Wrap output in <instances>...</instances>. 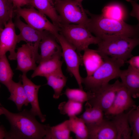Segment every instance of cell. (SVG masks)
<instances>
[{
  "mask_svg": "<svg viewBox=\"0 0 139 139\" xmlns=\"http://www.w3.org/2000/svg\"><path fill=\"white\" fill-rule=\"evenodd\" d=\"M20 78L27 100L31 106L30 111L35 116L38 117L42 122H44L46 116L41 112L38 99V91L41 85L34 83L27 77L26 73H22Z\"/></svg>",
  "mask_w": 139,
  "mask_h": 139,
  "instance_id": "obj_12",
  "label": "cell"
},
{
  "mask_svg": "<svg viewBox=\"0 0 139 139\" xmlns=\"http://www.w3.org/2000/svg\"><path fill=\"white\" fill-rule=\"evenodd\" d=\"M54 0L55 2H57V1H59L60 0Z\"/></svg>",
  "mask_w": 139,
  "mask_h": 139,
  "instance_id": "obj_39",
  "label": "cell"
},
{
  "mask_svg": "<svg viewBox=\"0 0 139 139\" xmlns=\"http://www.w3.org/2000/svg\"><path fill=\"white\" fill-rule=\"evenodd\" d=\"M47 84L51 87L54 91L53 97L58 99L62 94V92L66 85L67 77L63 73L62 70L50 74L45 77Z\"/></svg>",
  "mask_w": 139,
  "mask_h": 139,
  "instance_id": "obj_24",
  "label": "cell"
},
{
  "mask_svg": "<svg viewBox=\"0 0 139 139\" xmlns=\"http://www.w3.org/2000/svg\"><path fill=\"white\" fill-rule=\"evenodd\" d=\"M14 9L11 0H0V23L3 25L12 19Z\"/></svg>",
  "mask_w": 139,
  "mask_h": 139,
  "instance_id": "obj_32",
  "label": "cell"
},
{
  "mask_svg": "<svg viewBox=\"0 0 139 139\" xmlns=\"http://www.w3.org/2000/svg\"><path fill=\"white\" fill-rule=\"evenodd\" d=\"M86 125L88 139H116V130L112 120L103 119L98 123Z\"/></svg>",
  "mask_w": 139,
  "mask_h": 139,
  "instance_id": "obj_15",
  "label": "cell"
},
{
  "mask_svg": "<svg viewBox=\"0 0 139 139\" xmlns=\"http://www.w3.org/2000/svg\"><path fill=\"white\" fill-rule=\"evenodd\" d=\"M77 1H78V2L82 3V2L83 0H76Z\"/></svg>",
  "mask_w": 139,
  "mask_h": 139,
  "instance_id": "obj_38",
  "label": "cell"
},
{
  "mask_svg": "<svg viewBox=\"0 0 139 139\" xmlns=\"http://www.w3.org/2000/svg\"><path fill=\"white\" fill-rule=\"evenodd\" d=\"M62 51L59 52L50 58L40 62L31 75V78L40 76H47L62 70L63 62L61 60Z\"/></svg>",
  "mask_w": 139,
  "mask_h": 139,
  "instance_id": "obj_16",
  "label": "cell"
},
{
  "mask_svg": "<svg viewBox=\"0 0 139 139\" xmlns=\"http://www.w3.org/2000/svg\"><path fill=\"white\" fill-rule=\"evenodd\" d=\"M38 49V48L27 43L18 48L16 52V69L22 73H26L30 71L34 70L37 66L36 63L39 55Z\"/></svg>",
  "mask_w": 139,
  "mask_h": 139,
  "instance_id": "obj_10",
  "label": "cell"
},
{
  "mask_svg": "<svg viewBox=\"0 0 139 139\" xmlns=\"http://www.w3.org/2000/svg\"><path fill=\"white\" fill-rule=\"evenodd\" d=\"M14 75L6 55L0 56V83L8 89Z\"/></svg>",
  "mask_w": 139,
  "mask_h": 139,
  "instance_id": "obj_27",
  "label": "cell"
},
{
  "mask_svg": "<svg viewBox=\"0 0 139 139\" xmlns=\"http://www.w3.org/2000/svg\"><path fill=\"white\" fill-rule=\"evenodd\" d=\"M7 132L3 126H0V139L5 138Z\"/></svg>",
  "mask_w": 139,
  "mask_h": 139,
  "instance_id": "obj_36",
  "label": "cell"
},
{
  "mask_svg": "<svg viewBox=\"0 0 139 139\" xmlns=\"http://www.w3.org/2000/svg\"><path fill=\"white\" fill-rule=\"evenodd\" d=\"M14 12L22 18L27 24L35 29L47 31L54 35L59 32V27L50 21L45 15L33 7L17 8L14 9Z\"/></svg>",
  "mask_w": 139,
  "mask_h": 139,
  "instance_id": "obj_8",
  "label": "cell"
},
{
  "mask_svg": "<svg viewBox=\"0 0 139 139\" xmlns=\"http://www.w3.org/2000/svg\"><path fill=\"white\" fill-rule=\"evenodd\" d=\"M40 53L37 63L48 59L57 53L61 51V46L55 36L48 32L40 41L39 46Z\"/></svg>",
  "mask_w": 139,
  "mask_h": 139,
  "instance_id": "obj_17",
  "label": "cell"
},
{
  "mask_svg": "<svg viewBox=\"0 0 139 139\" xmlns=\"http://www.w3.org/2000/svg\"><path fill=\"white\" fill-rule=\"evenodd\" d=\"M130 1L133 7V10L131 13L132 16L136 17L138 19V10L136 9H138V6L135 7L138 4L134 1L132 0H127V1Z\"/></svg>",
  "mask_w": 139,
  "mask_h": 139,
  "instance_id": "obj_35",
  "label": "cell"
},
{
  "mask_svg": "<svg viewBox=\"0 0 139 139\" xmlns=\"http://www.w3.org/2000/svg\"><path fill=\"white\" fill-rule=\"evenodd\" d=\"M2 115L5 116L11 126L5 139H44L49 125L40 123L36 116L26 109L14 113L0 106V115Z\"/></svg>",
  "mask_w": 139,
  "mask_h": 139,
  "instance_id": "obj_1",
  "label": "cell"
},
{
  "mask_svg": "<svg viewBox=\"0 0 139 139\" xmlns=\"http://www.w3.org/2000/svg\"><path fill=\"white\" fill-rule=\"evenodd\" d=\"M136 106L130 93L122 84L117 92L112 105L105 114L114 116Z\"/></svg>",
  "mask_w": 139,
  "mask_h": 139,
  "instance_id": "obj_14",
  "label": "cell"
},
{
  "mask_svg": "<svg viewBox=\"0 0 139 139\" xmlns=\"http://www.w3.org/2000/svg\"><path fill=\"white\" fill-rule=\"evenodd\" d=\"M68 120L53 126L48 127L44 139H71Z\"/></svg>",
  "mask_w": 139,
  "mask_h": 139,
  "instance_id": "obj_23",
  "label": "cell"
},
{
  "mask_svg": "<svg viewBox=\"0 0 139 139\" xmlns=\"http://www.w3.org/2000/svg\"><path fill=\"white\" fill-rule=\"evenodd\" d=\"M82 55V61L85 68L86 76L93 73L103 63L104 58L97 50L87 48Z\"/></svg>",
  "mask_w": 139,
  "mask_h": 139,
  "instance_id": "obj_20",
  "label": "cell"
},
{
  "mask_svg": "<svg viewBox=\"0 0 139 139\" xmlns=\"http://www.w3.org/2000/svg\"><path fill=\"white\" fill-rule=\"evenodd\" d=\"M1 103H0V107L1 106Z\"/></svg>",
  "mask_w": 139,
  "mask_h": 139,
  "instance_id": "obj_40",
  "label": "cell"
},
{
  "mask_svg": "<svg viewBox=\"0 0 139 139\" xmlns=\"http://www.w3.org/2000/svg\"><path fill=\"white\" fill-rule=\"evenodd\" d=\"M15 9L27 5H29L30 0H11Z\"/></svg>",
  "mask_w": 139,
  "mask_h": 139,
  "instance_id": "obj_34",
  "label": "cell"
},
{
  "mask_svg": "<svg viewBox=\"0 0 139 139\" xmlns=\"http://www.w3.org/2000/svg\"><path fill=\"white\" fill-rule=\"evenodd\" d=\"M64 94L68 100L82 103L87 102L91 99L93 95V92H86L80 88L72 89L67 88Z\"/></svg>",
  "mask_w": 139,
  "mask_h": 139,
  "instance_id": "obj_28",
  "label": "cell"
},
{
  "mask_svg": "<svg viewBox=\"0 0 139 139\" xmlns=\"http://www.w3.org/2000/svg\"><path fill=\"white\" fill-rule=\"evenodd\" d=\"M103 57L104 60L102 64L91 75L82 78V84L87 91L95 92L109 84L110 81L119 77L120 68L125 62Z\"/></svg>",
  "mask_w": 139,
  "mask_h": 139,
  "instance_id": "obj_3",
  "label": "cell"
},
{
  "mask_svg": "<svg viewBox=\"0 0 139 139\" xmlns=\"http://www.w3.org/2000/svg\"><path fill=\"white\" fill-rule=\"evenodd\" d=\"M8 90L10 93L8 100L13 101L15 103L19 111H21L23 106H27L28 105L29 103L21 80L17 82L13 80Z\"/></svg>",
  "mask_w": 139,
  "mask_h": 139,
  "instance_id": "obj_21",
  "label": "cell"
},
{
  "mask_svg": "<svg viewBox=\"0 0 139 139\" xmlns=\"http://www.w3.org/2000/svg\"><path fill=\"white\" fill-rule=\"evenodd\" d=\"M68 120L71 132L75 135L77 139H88L87 127L83 121L76 116L69 117Z\"/></svg>",
  "mask_w": 139,
  "mask_h": 139,
  "instance_id": "obj_25",
  "label": "cell"
},
{
  "mask_svg": "<svg viewBox=\"0 0 139 139\" xmlns=\"http://www.w3.org/2000/svg\"><path fill=\"white\" fill-rule=\"evenodd\" d=\"M83 103L68 100L59 105L58 109L61 114L66 115L69 117L76 116L80 114L83 109Z\"/></svg>",
  "mask_w": 139,
  "mask_h": 139,
  "instance_id": "obj_29",
  "label": "cell"
},
{
  "mask_svg": "<svg viewBox=\"0 0 139 139\" xmlns=\"http://www.w3.org/2000/svg\"><path fill=\"white\" fill-rule=\"evenodd\" d=\"M3 25L0 23V35L3 29Z\"/></svg>",
  "mask_w": 139,
  "mask_h": 139,
  "instance_id": "obj_37",
  "label": "cell"
},
{
  "mask_svg": "<svg viewBox=\"0 0 139 139\" xmlns=\"http://www.w3.org/2000/svg\"><path fill=\"white\" fill-rule=\"evenodd\" d=\"M60 45L62 56L63 58L68 72L75 79L79 88L83 89L82 79L79 71L80 66L82 64V55L59 32L55 35Z\"/></svg>",
  "mask_w": 139,
  "mask_h": 139,
  "instance_id": "obj_7",
  "label": "cell"
},
{
  "mask_svg": "<svg viewBox=\"0 0 139 139\" xmlns=\"http://www.w3.org/2000/svg\"><path fill=\"white\" fill-rule=\"evenodd\" d=\"M129 112H123L114 116L112 121L116 130V139H131L132 130L128 120Z\"/></svg>",
  "mask_w": 139,
  "mask_h": 139,
  "instance_id": "obj_22",
  "label": "cell"
},
{
  "mask_svg": "<svg viewBox=\"0 0 139 139\" xmlns=\"http://www.w3.org/2000/svg\"><path fill=\"white\" fill-rule=\"evenodd\" d=\"M90 18L85 25L91 33L100 39L118 36L137 37V28L129 25L124 21H118L95 15L86 10Z\"/></svg>",
  "mask_w": 139,
  "mask_h": 139,
  "instance_id": "obj_2",
  "label": "cell"
},
{
  "mask_svg": "<svg viewBox=\"0 0 139 139\" xmlns=\"http://www.w3.org/2000/svg\"><path fill=\"white\" fill-rule=\"evenodd\" d=\"M59 33L80 53L91 45L98 44L100 39L93 36L84 25L62 24Z\"/></svg>",
  "mask_w": 139,
  "mask_h": 139,
  "instance_id": "obj_5",
  "label": "cell"
},
{
  "mask_svg": "<svg viewBox=\"0 0 139 139\" xmlns=\"http://www.w3.org/2000/svg\"><path fill=\"white\" fill-rule=\"evenodd\" d=\"M29 5L47 16L59 28L62 24L54 0H30Z\"/></svg>",
  "mask_w": 139,
  "mask_h": 139,
  "instance_id": "obj_19",
  "label": "cell"
},
{
  "mask_svg": "<svg viewBox=\"0 0 139 139\" xmlns=\"http://www.w3.org/2000/svg\"><path fill=\"white\" fill-rule=\"evenodd\" d=\"M119 77L123 85L126 88L132 98L139 97V72L129 65L125 70H121Z\"/></svg>",
  "mask_w": 139,
  "mask_h": 139,
  "instance_id": "obj_18",
  "label": "cell"
},
{
  "mask_svg": "<svg viewBox=\"0 0 139 139\" xmlns=\"http://www.w3.org/2000/svg\"><path fill=\"white\" fill-rule=\"evenodd\" d=\"M121 85L118 80L112 84H109L93 92L92 98L86 102L91 106L99 108L105 113L112 105L117 92Z\"/></svg>",
  "mask_w": 139,
  "mask_h": 139,
  "instance_id": "obj_9",
  "label": "cell"
},
{
  "mask_svg": "<svg viewBox=\"0 0 139 139\" xmlns=\"http://www.w3.org/2000/svg\"><path fill=\"white\" fill-rule=\"evenodd\" d=\"M139 43L138 37H112L100 39L97 50L102 56L123 60L125 63L133 56L132 52Z\"/></svg>",
  "mask_w": 139,
  "mask_h": 139,
  "instance_id": "obj_4",
  "label": "cell"
},
{
  "mask_svg": "<svg viewBox=\"0 0 139 139\" xmlns=\"http://www.w3.org/2000/svg\"><path fill=\"white\" fill-rule=\"evenodd\" d=\"M0 35V56L5 55L8 52L9 59L16 60L15 49L18 43L17 35L15 29V25L12 19L4 25Z\"/></svg>",
  "mask_w": 139,
  "mask_h": 139,
  "instance_id": "obj_11",
  "label": "cell"
},
{
  "mask_svg": "<svg viewBox=\"0 0 139 139\" xmlns=\"http://www.w3.org/2000/svg\"><path fill=\"white\" fill-rule=\"evenodd\" d=\"M128 120L132 130L131 139H139V106L131 108L129 111Z\"/></svg>",
  "mask_w": 139,
  "mask_h": 139,
  "instance_id": "obj_31",
  "label": "cell"
},
{
  "mask_svg": "<svg viewBox=\"0 0 139 139\" xmlns=\"http://www.w3.org/2000/svg\"><path fill=\"white\" fill-rule=\"evenodd\" d=\"M62 24L85 25L89 20L82 3L76 0H60L55 2Z\"/></svg>",
  "mask_w": 139,
  "mask_h": 139,
  "instance_id": "obj_6",
  "label": "cell"
},
{
  "mask_svg": "<svg viewBox=\"0 0 139 139\" xmlns=\"http://www.w3.org/2000/svg\"><path fill=\"white\" fill-rule=\"evenodd\" d=\"M85 110L80 116L86 125L99 122L103 119V112L97 107L91 106L86 102Z\"/></svg>",
  "mask_w": 139,
  "mask_h": 139,
  "instance_id": "obj_26",
  "label": "cell"
},
{
  "mask_svg": "<svg viewBox=\"0 0 139 139\" xmlns=\"http://www.w3.org/2000/svg\"><path fill=\"white\" fill-rule=\"evenodd\" d=\"M126 62L133 69L139 72V56H132Z\"/></svg>",
  "mask_w": 139,
  "mask_h": 139,
  "instance_id": "obj_33",
  "label": "cell"
},
{
  "mask_svg": "<svg viewBox=\"0 0 139 139\" xmlns=\"http://www.w3.org/2000/svg\"><path fill=\"white\" fill-rule=\"evenodd\" d=\"M101 14L106 18L118 21H123L125 13L123 7L117 4H114L105 7Z\"/></svg>",
  "mask_w": 139,
  "mask_h": 139,
  "instance_id": "obj_30",
  "label": "cell"
},
{
  "mask_svg": "<svg viewBox=\"0 0 139 139\" xmlns=\"http://www.w3.org/2000/svg\"><path fill=\"white\" fill-rule=\"evenodd\" d=\"M14 23L20 32L17 35L18 43L23 41L38 48L40 41L49 32L40 31L33 28L22 21L20 17L18 15Z\"/></svg>",
  "mask_w": 139,
  "mask_h": 139,
  "instance_id": "obj_13",
  "label": "cell"
}]
</instances>
